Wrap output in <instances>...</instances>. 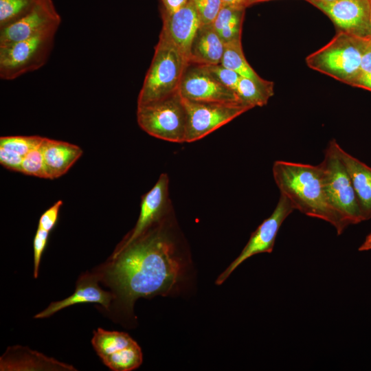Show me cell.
<instances>
[{"instance_id": "obj_31", "label": "cell", "mask_w": 371, "mask_h": 371, "mask_svg": "<svg viewBox=\"0 0 371 371\" xmlns=\"http://www.w3.org/2000/svg\"><path fill=\"white\" fill-rule=\"evenodd\" d=\"M225 5L244 6L246 7L247 0H221Z\"/></svg>"}, {"instance_id": "obj_33", "label": "cell", "mask_w": 371, "mask_h": 371, "mask_svg": "<svg viewBox=\"0 0 371 371\" xmlns=\"http://www.w3.org/2000/svg\"><path fill=\"white\" fill-rule=\"evenodd\" d=\"M265 1H269V0H247L246 7L249 6L256 3L262 2Z\"/></svg>"}, {"instance_id": "obj_19", "label": "cell", "mask_w": 371, "mask_h": 371, "mask_svg": "<svg viewBox=\"0 0 371 371\" xmlns=\"http://www.w3.org/2000/svg\"><path fill=\"white\" fill-rule=\"evenodd\" d=\"M224 49L225 43L214 30L212 24L201 25L191 45L190 64H219Z\"/></svg>"}, {"instance_id": "obj_13", "label": "cell", "mask_w": 371, "mask_h": 371, "mask_svg": "<svg viewBox=\"0 0 371 371\" xmlns=\"http://www.w3.org/2000/svg\"><path fill=\"white\" fill-rule=\"evenodd\" d=\"M326 14L338 28L350 34L368 37L370 33V0H335L311 3Z\"/></svg>"}, {"instance_id": "obj_29", "label": "cell", "mask_w": 371, "mask_h": 371, "mask_svg": "<svg viewBox=\"0 0 371 371\" xmlns=\"http://www.w3.org/2000/svg\"><path fill=\"white\" fill-rule=\"evenodd\" d=\"M63 201L59 200L47 209L40 217L38 227L49 232L54 227L58 216V212Z\"/></svg>"}, {"instance_id": "obj_24", "label": "cell", "mask_w": 371, "mask_h": 371, "mask_svg": "<svg viewBox=\"0 0 371 371\" xmlns=\"http://www.w3.org/2000/svg\"><path fill=\"white\" fill-rule=\"evenodd\" d=\"M43 138L37 135L3 136L0 137V148L24 157L32 149L40 146Z\"/></svg>"}, {"instance_id": "obj_9", "label": "cell", "mask_w": 371, "mask_h": 371, "mask_svg": "<svg viewBox=\"0 0 371 371\" xmlns=\"http://www.w3.org/2000/svg\"><path fill=\"white\" fill-rule=\"evenodd\" d=\"M92 345L103 363L114 371H131L142 362L140 347L127 333L98 328Z\"/></svg>"}, {"instance_id": "obj_25", "label": "cell", "mask_w": 371, "mask_h": 371, "mask_svg": "<svg viewBox=\"0 0 371 371\" xmlns=\"http://www.w3.org/2000/svg\"><path fill=\"white\" fill-rule=\"evenodd\" d=\"M41 144L32 149L23 157L21 172L27 175L47 179Z\"/></svg>"}, {"instance_id": "obj_34", "label": "cell", "mask_w": 371, "mask_h": 371, "mask_svg": "<svg viewBox=\"0 0 371 371\" xmlns=\"http://www.w3.org/2000/svg\"><path fill=\"white\" fill-rule=\"evenodd\" d=\"M310 3H331L335 0H307Z\"/></svg>"}, {"instance_id": "obj_22", "label": "cell", "mask_w": 371, "mask_h": 371, "mask_svg": "<svg viewBox=\"0 0 371 371\" xmlns=\"http://www.w3.org/2000/svg\"><path fill=\"white\" fill-rule=\"evenodd\" d=\"M221 64L234 71L242 77L255 81L264 80L258 76L246 60L242 48L241 40L225 43V49Z\"/></svg>"}, {"instance_id": "obj_18", "label": "cell", "mask_w": 371, "mask_h": 371, "mask_svg": "<svg viewBox=\"0 0 371 371\" xmlns=\"http://www.w3.org/2000/svg\"><path fill=\"white\" fill-rule=\"evenodd\" d=\"M337 155L352 184L364 221L371 218V167L354 157L337 143Z\"/></svg>"}, {"instance_id": "obj_21", "label": "cell", "mask_w": 371, "mask_h": 371, "mask_svg": "<svg viewBox=\"0 0 371 371\" xmlns=\"http://www.w3.org/2000/svg\"><path fill=\"white\" fill-rule=\"evenodd\" d=\"M274 83L263 80L255 81L245 77H240L235 92L240 101L251 109L262 106L267 104L274 94Z\"/></svg>"}, {"instance_id": "obj_28", "label": "cell", "mask_w": 371, "mask_h": 371, "mask_svg": "<svg viewBox=\"0 0 371 371\" xmlns=\"http://www.w3.org/2000/svg\"><path fill=\"white\" fill-rule=\"evenodd\" d=\"M199 16L201 25L212 24L223 4L221 0H190Z\"/></svg>"}, {"instance_id": "obj_12", "label": "cell", "mask_w": 371, "mask_h": 371, "mask_svg": "<svg viewBox=\"0 0 371 371\" xmlns=\"http://www.w3.org/2000/svg\"><path fill=\"white\" fill-rule=\"evenodd\" d=\"M190 66L179 89L183 98L201 102L243 104L234 91L216 81L199 65Z\"/></svg>"}, {"instance_id": "obj_27", "label": "cell", "mask_w": 371, "mask_h": 371, "mask_svg": "<svg viewBox=\"0 0 371 371\" xmlns=\"http://www.w3.org/2000/svg\"><path fill=\"white\" fill-rule=\"evenodd\" d=\"M216 81L235 91L240 76L221 65H198Z\"/></svg>"}, {"instance_id": "obj_23", "label": "cell", "mask_w": 371, "mask_h": 371, "mask_svg": "<svg viewBox=\"0 0 371 371\" xmlns=\"http://www.w3.org/2000/svg\"><path fill=\"white\" fill-rule=\"evenodd\" d=\"M40 0H0V29L30 12Z\"/></svg>"}, {"instance_id": "obj_4", "label": "cell", "mask_w": 371, "mask_h": 371, "mask_svg": "<svg viewBox=\"0 0 371 371\" xmlns=\"http://www.w3.org/2000/svg\"><path fill=\"white\" fill-rule=\"evenodd\" d=\"M364 37L337 30L325 45L306 58L307 66L353 87L358 76Z\"/></svg>"}, {"instance_id": "obj_16", "label": "cell", "mask_w": 371, "mask_h": 371, "mask_svg": "<svg viewBox=\"0 0 371 371\" xmlns=\"http://www.w3.org/2000/svg\"><path fill=\"white\" fill-rule=\"evenodd\" d=\"M41 148L47 179L65 175L82 155L77 145L44 137Z\"/></svg>"}, {"instance_id": "obj_10", "label": "cell", "mask_w": 371, "mask_h": 371, "mask_svg": "<svg viewBox=\"0 0 371 371\" xmlns=\"http://www.w3.org/2000/svg\"><path fill=\"white\" fill-rule=\"evenodd\" d=\"M294 210L288 198L280 194L277 205L271 216L251 234L241 253L218 277L216 284L220 285L223 283L240 265L251 256L260 253H271L282 223Z\"/></svg>"}, {"instance_id": "obj_8", "label": "cell", "mask_w": 371, "mask_h": 371, "mask_svg": "<svg viewBox=\"0 0 371 371\" xmlns=\"http://www.w3.org/2000/svg\"><path fill=\"white\" fill-rule=\"evenodd\" d=\"M183 101L187 113L186 142L204 137L251 109L243 104L201 102L183 98Z\"/></svg>"}, {"instance_id": "obj_3", "label": "cell", "mask_w": 371, "mask_h": 371, "mask_svg": "<svg viewBox=\"0 0 371 371\" xmlns=\"http://www.w3.org/2000/svg\"><path fill=\"white\" fill-rule=\"evenodd\" d=\"M189 59L159 35L155 53L140 89L137 105L153 102L179 92Z\"/></svg>"}, {"instance_id": "obj_2", "label": "cell", "mask_w": 371, "mask_h": 371, "mask_svg": "<svg viewBox=\"0 0 371 371\" xmlns=\"http://www.w3.org/2000/svg\"><path fill=\"white\" fill-rule=\"evenodd\" d=\"M273 176L280 194L302 214L331 224L338 235L348 227L327 199L319 164L276 161Z\"/></svg>"}, {"instance_id": "obj_14", "label": "cell", "mask_w": 371, "mask_h": 371, "mask_svg": "<svg viewBox=\"0 0 371 371\" xmlns=\"http://www.w3.org/2000/svg\"><path fill=\"white\" fill-rule=\"evenodd\" d=\"M161 17L162 29L159 35L172 43L190 60L191 45L201 25L192 2L189 0L184 7L175 13L163 10Z\"/></svg>"}, {"instance_id": "obj_30", "label": "cell", "mask_w": 371, "mask_h": 371, "mask_svg": "<svg viewBox=\"0 0 371 371\" xmlns=\"http://www.w3.org/2000/svg\"><path fill=\"white\" fill-rule=\"evenodd\" d=\"M189 0H161L164 10L168 13H175L184 7Z\"/></svg>"}, {"instance_id": "obj_26", "label": "cell", "mask_w": 371, "mask_h": 371, "mask_svg": "<svg viewBox=\"0 0 371 371\" xmlns=\"http://www.w3.org/2000/svg\"><path fill=\"white\" fill-rule=\"evenodd\" d=\"M353 87L371 91V38L364 37L359 72Z\"/></svg>"}, {"instance_id": "obj_32", "label": "cell", "mask_w": 371, "mask_h": 371, "mask_svg": "<svg viewBox=\"0 0 371 371\" xmlns=\"http://www.w3.org/2000/svg\"><path fill=\"white\" fill-rule=\"evenodd\" d=\"M358 250L361 251L371 250V233L366 236Z\"/></svg>"}, {"instance_id": "obj_17", "label": "cell", "mask_w": 371, "mask_h": 371, "mask_svg": "<svg viewBox=\"0 0 371 371\" xmlns=\"http://www.w3.org/2000/svg\"><path fill=\"white\" fill-rule=\"evenodd\" d=\"M113 298V295L102 289L96 279L89 277L80 280L75 291L68 297L52 302L45 309L35 315V318L48 317L68 306L82 303H98L107 308Z\"/></svg>"}, {"instance_id": "obj_35", "label": "cell", "mask_w": 371, "mask_h": 371, "mask_svg": "<svg viewBox=\"0 0 371 371\" xmlns=\"http://www.w3.org/2000/svg\"><path fill=\"white\" fill-rule=\"evenodd\" d=\"M370 33L369 36L368 37L371 38V0H370Z\"/></svg>"}, {"instance_id": "obj_11", "label": "cell", "mask_w": 371, "mask_h": 371, "mask_svg": "<svg viewBox=\"0 0 371 371\" xmlns=\"http://www.w3.org/2000/svg\"><path fill=\"white\" fill-rule=\"evenodd\" d=\"M60 23L61 17L53 0H40L27 14L0 29V47L27 39L49 29L58 28Z\"/></svg>"}, {"instance_id": "obj_7", "label": "cell", "mask_w": 371, "mask_h": 371, "mask_svg": "<svg viewBox=\"0 0 371 371\" xmlns=\"http://www.w3.org/2000/svg\"><path fill=\"white\" fill-rule=\"evenodd\" d=\"M58 30L49 29L27 39L0 47V78L12 80L41 68L50 56Z\"/></svg>"}, {"instance_id": "obj_15", "label": "cell", "mask_w": 371, "mask_h": 371, "mask_svg": "<svg viewBox=\"0 0 371 371\" xmlns=\"http://www.w3.org/2000/svg\"><path fill=\"white\" fill-rule=\"evenodd\" d=\"M168 183V175L161 174L153 188L142 196L136 225L115 252L123 249L144 235L160 218L167 204Z\"/></svg>"}, {"instance_id": "obj_5", "label": "cell", "mask_w": 371, "mask_h": 371, "mask_svg": "<svg viewBox=\"0 0 371 371\" xmlns=\"http://www.w3.org/2000/svg\"><path fill=\"white\" fill-rule=\"evenodd\" d=\"M337 143L335 139L329 142L319 166L328 203L348 226L364 219L350 178L337 155Z\"/></svg>"}, {"instance_id": "obj_6", "label": "cell", "mask_w": 371, "mask_h": 371, "mask_svg": "<svg viewBox=\"0 0 371 371\" xmlns=\"http://www.w3.org/2000/svg\"><path fill=\"white\" fill-rule=\"evenodd\" d=\"M137 120L139 127L153 137L171 142H186L187 113L179 92L137 105Z\"/></svg>"}, {"instance_id": "obj_20", "label": "cell", "mask_w": 371, "mask_h": 371, "mask_svg": "<svg viewBox=\"0 0 371 371\" xmlns=\"http://www.w3.org/2000/svg\"><path fill=\"white\" fill-rule=\"evenodd\" d=\"M244 6L223 5L212 23L224 43L241 40Z\"/></svg>"}, {"instance_id": "obj_1", "label": "cell", "mask_w": 371, "mask_h": 371, "mask_svg": "<svg viewBox=\"0 0 371 371\" xmlns=\"http://www.w3.org/2000/svg\"><path fill=\"white\" fill-rule=\"evenodd\" d=\"M183 272V263L172 241L163 231L155 229L115 252L105 278L131 306L139 297L169 293Z\"/></svg>"}]
</instances>
